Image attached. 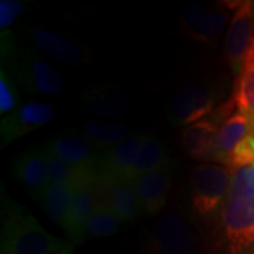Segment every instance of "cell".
<instances>
[{
	"label": "cell",
	"mask_w": 254,
	"mask_h": 254,
	"mask_svg": "<svg viewBox=\"0 0 254 254\" xmlns=\"http://www.w3.org/2000/svg\"><path fill=\"white\" fill-rule=\"evenodd\" d=\"M247 168V180H249V184L250 187L254 190V164L250 165V167H246Z\"/></svg>",
	"instance_id": "28"
},
{
	"label": "cell",
	"mask_w": 254,
	"mask_h": 254,
	"mask_svg": "<svg viewBox=\"0 0 254 254\" xmlns=\"http://www.w3.org/2000/svg\"><path fill=\"white\" fill-rule=\"evenodd\" d=\"M167 165H171L170 154L167 153L165 147L155 137L148 134L143 147L140 148V153L137 155L136 161L131 165L130 171L127 173L125 181H134L136 178L144 175V174L155 171V170L167 167Z\"/></svg>",
	"instance_id": "20"
},
{
	"label": "cell",
	"mask_w": 254,
	"mask_h": 254,
	"mask_svg": "<svg viewBox=\"0 0 254 254\" xmlns=\"http://www.w3.org/2000/svg\"><path fill=\"white\" fill-rule=\"evenodd\" d=\"M119 226H120V220L116 218V215L110 210L109 206L103 200H99L86 223L85 239L110 236L118 230Z\"/></svg>",
	"instance_id": "24"
},
{
	"label": "cell",
	"mask_w": 254,
	"mask_h": 254,
	"mask_svg": "<svg viewBox=\"0 0 254 254\" xmlns=\"http://www.w3.org/2000/svg\"><path fill=\"white\" fill-rule=\"evenodd\" d=\"M105 190V203L116 215L120 223L134 222L141 213L133 182L122 181L109 187H100Z\"/></svg>",
	"instance_id": "16"
},
{
	"label": "cell",
	"mask_w": 254,
	"mask_h": 254,
	"mask_svg": "<svg viewBox=\"0 0 254 254\" xmlns=\"http://www.w3.org/2000/svg\"><path fill=\"white\" fill-rule=\"evenodd\" d=\"M86 112L98 119H118L131 109V99L126 92L116 86L102 85L83 93Z\"/></svg>",
	"instance_id": "11"
},
{
	"label": "cell",
	"mask_w": 254,
	"mask_h": 254,
	"mask_svg": "<svg viewBox=\"0 0 254 254\" xmlns=\"http://www.w3.org/2000/svg\"><path fill=\"white\" fill-rule=\"evenodd\" d=\"M99 188L100 185L96 178L86 180L73 187L71 215H69L68 227L65 230V233L71 237L72 242L78 243L85 239L86 223L99 202L96 199Z\"/></svg>",
	"instance_id": "13"
},
{
	"label": "cell",
	"mask_w": 254,
	"mask_h": 254,
	"mask_svg": "<svg viewBox=\"0 0 254 254\" xmlns=\"http://www.w3.org/2000/svg\"><path fill=\"white\" fill-rule=\"evenodd\" d=\"M151 246L154 254H192L195 245L181 215L170 210L157 222Z\"/></svg>",
	"instance_id": "8"
},
{
	"label": "cell",
	"mask_w": 254,
	"mask_h": 254,
	"mask_svg": "<svg viewBox=\"0 0 254 254\" xmlns=\"http://www.w3.org/2000/svg\"><path fill=\"white\" fill-rule=\"evenodd\" d=\"M218 128V125L209 118L185 127L181 134V145L185 154L193 160L205 161Z\"/></svg>",
	"instance_id": "19"
},
{
	"label": "cell",
	"mask_w": 254,
	"mask_h": 254,
	"mask_svg": "<svg viewBox=\"0 0 254 254\" xmlns=\"http://www.w3.org/2000/svg\"><path fill=\"white\" fill-rule=\"evenodd\" d=\"M232 99L236 112L245 115L254 127V60H246L235 79Z\"/></svg>",
	"instance_id": "22"
},
{
	"label": "cell",
	"mask_w": 254,
	"mask_h": 254,
	"mask_svg": "<svg viewBox=\"0 0 254 254\" xmlns=\"http://www.w3.org/2000/svg\"><path fill=\"white\" fill-rule=\"evenodd\" d=\"M220 232L229 254H246L254 249V190L246 167L232 171L230 190L220 210Z\"/></svg>",
	"instance_id": "1"
},
{
	"label": "cell",
	"mask_w": 254,
	"mask_h": 254,
	"mask_svg": "<svg viewBox=\"0 0 254 254\" xmlns=\"http://www.w3.org/2000/svg\"><path fill=\"white\" fill-rule=\"evenodd\" d=\"M44 148L47 150V153L63 160L65 163L79 168L93 170L98 174L100 154L95 151L93 145L88 140L75 136H58L50 138L44 145Z\"/></svg>",
	"instance_id": "14"
},
{
	"label": "cell",
	"mask_w": 254,
	"mask_h": 254,
	"mask_svg": "<svg viewBox=\"0 0 254 254\" xmlns=\"http://www.w3.org/2000/svg\"><path fill=\"white\" fill-rule=\"evenodd\" d=\"M131 182L136 190L141 212L147 216L157 215L168 200L173 184V165L144 174Z\"/></svg>",
	"instance_id": "10"
},
{
	"label": "cell",
	"mask_w": 254,
	"mask_h": 254,
	"mask_svg": "<svg viewBox=\"0 0 254 254\" xmlns=\"http://www.w3.org/2000/svg\"><path fill=\"white\" fill-rule=\"evenodd\" d=\"M246 60H254V40H253V44H252V48H250L249 55H247V58H246Z\"/></svg>",
	"instance_id": "29"
},
{
	"label": "cell",
	"mask_w": 254,
	"mask_h": 254,
	"mask_svg": "<svg viewBox=\"0 0 254 254\" xmlns=\"http://www.w3.org/2000/svg\"><path fill=\"white\" fill-rule=\"evenodd\" d=\"M73 187L69 184H50L38 198V202L48 218L55 225L66 230L71 206H72Z\"/></svg>",
	"instance_id": "17"
},
{
	"label": "cell",
	"mask_w": 254,
	"mask_h": 254,
	"mask_svg": "<svg viewBox=\"0 0 254 254\" xmlns=\"http://www.w3.org/2000/svg\"><path fill=\"white\" fill-rule=\"evenodd\" d=\"M249 254H254V249H253V250H252V252H249Z\"/></svg>",
	"instance_id": "30"
},
{
	"label": "cell",
	"mask_w": 254,
	"mask_h": 254,
	"mask_svg": "<svg viewBox=\"0 0 254 254\" xmlns=\"http://www.w3.org/2000/svg\"><path fill=\"white\" fill-rule=\"evenodd\" d=\"M33 41L44 53L61 63H78L83 58V51L68 37L48 28H36Z\"/></svg>",
	"instance_id": "18"
},
{
	"label": "cell",
	"mask_w": 254,
	"mask_h": 254,
	"mask_svg": "<svg viewBox=\"0 0 254 254\" xmlns=\"http://www.w3.org/2000/svg\"><path fill=\"white\" fill-rule=\"evenodd\" d=\"M14 177L37 199L48 187V160L46 148H30L16 160Z\"/></svg>",
	"instance_id": "15"
},
{
	"label": "cell",
	"mask_w": 254,
	"mask_h": 254,
	"mask_svg": "<svg viewBox=\"0 0 254 254\" xmlns=\"http://www.w3.org/2000/svg\"><path fill=\"white\" fill-rule=\"evenodd\" d=\"M232 184V171L226 165L198 164L190 174V203L193 210L208 218L222 210Z\"/></svg>",
	"instance_id": "3"
},
{
	"label": "cell",
	"mask_w": 254,
	"mask_h": 254,
	"mask_svg": "<svg viewBox=\"0 0 254 254\" xmlns=\"http://www.w3.org/2000/svg\"><path fill=\"white\" fill-rule=\"evenodd\" d=\"M148 134H134L108 148L100 154L98 164V182L100 187H109L125 181L127 173L136 161L140 148L143 147Z\"/></svg>",
	"instance_id": "6"
},
{
	"label": "cell",
	"mask_w": 254,
	"mask_h": 254,
	"mask_svg": "<svg viewBox=\"0 0 254 254\" xmlns=\"http://www.w3.org/2000/svg\"><path fill=\"white\" fill-rule=\"evenodd\" d=\"M219 92L210 85H190L174 95L170 103V122L175 126H190L206 119L216 109Z\"/></svg>",
	"instance_id": "5"
},
{
	"label": "cell",
	"mask_w": 254,
	"mask_h": 254,
	"mask_svg": "<svg viewBox=\"0 0 254 254\" xmlns=\"http://www.w3.org/2000/svg\"><path fill=\"white\" fill-rule=\"evenodd\" d=\"M82 134L98 148H108L119 144L128 138V130L126 126L110 120H89L82 127Z\"/></svg>",
	"instance_id": "21"
},
{
	"label": "cell",
	"mask_w": 254,
	"mask_h": 254,
	"mask_svg": "<svg viewBox=\"0 0 254 254\" xmlns=\"http://www.w3.org/2000/svg\"><path fill=\"white\" fill-rule=\"evenodd\" d=\"M254 164V128L236 145L232 155L227 160L226 167L230 171L250 167Z\"/></svg>",
	"instance_id": "26"
},
{
	"label": "cell",
	"mask_w": 254,
	"mask_h": 254,
	"mask_svg": "<svg viewBox=\"0 0 254 254\" xmlns=\"http://www.w3.org/2000/svg\"><path fill=\"white\" fill-rule=\"evenodd\" d=\"M24 10V4L18 0H1L0 1V30L1 34L7 33L9 27Z\"/></svg>",
	"instance_id": "27"
},
{
	"label": "cell",
	"mask_w": 254,
	"mask_h": 254,
	"mask_svg": "<svg viewBox=\"0 0 254 254\" xmlns=\"http://www.w3.org/2000/svg\"><path fill=\"white\" fill-rule=\"evenodd\" d=\"M17 79L11 76L7 68L1 65L0 69V113L1 116L9 115L13 110H16L18 103Z\"/></svg>",
	"instance_id": "25"
},
{
	"label": "cell",
	"mask_w": 254,
	"mask_h": 254,
	"mask_svg": "<svg viewBox=\"0 0 254 254\" xmlns=\"http://www.w3.org/2000/svg\"><path fill=\"white\" fill-rule=\"evenodd\" d=\"M1 254H71V246L53 236L24 208H7L1 227Z\"/></svg>",
	"instance_id": "2"
},
{
	"label": "cell",
	"mask_w": 254,
	"mask_h": 254,
	"mask_svg": "<svg viewBox=\"0 0 254 254\" xmlns=\"http://www.w3.org/2000/svg\"><path fill=\"white\" fill-rule=\"evenodd\" d=\"M229 20V13L225 6H216L213 9H208L206 16L195 28V31L190 36L188 40L202 43L205 46H216L219 37L223 33Z\"/></svg>",
	"instance_id": "23"
},
{
	"label": "cell",
	"mask_w": 254,
	"mask_h": 254,
	"mask_svg": "<svg viewBox=\"0 0 254 254\" xmlns=\"http://www.w3.org/2000/svg\"><path fill=\"white\" fill-rule=\"evenodd\" d=\"M55 110L53 105L31 102L27 105L18 106L11 113L3 116L0 123L1 145L4 147L20 137L26 136L40 127L53 122Z\"/></svg>",
	"instance_id": "7"
},
{
	"label": "cell",
	"mask_w": 254,
	"mask_h": 254,
	"mask_svg": "<svg viewBox=\"0 0 254 254\" xmlns=\"http://www.w3.org/2000/svg\"><path fill=\"white\" fill-rule=\"evenodd\" d=\"M18 79L21 88L28 93L60 95L65 89V82L60 72L46 60L36 54L27 55L20 65Z\"/></svg>",
	"instance_id": "9"
},
{
	"label": "cell",
	"mask_w": 254,
	"mask_h": 254,
	"mask_svg": "<svg viewBox=\"0 0 254 254\" xmlns=\"http://www.w3.org/2000/svg\"><path fill=\"white\" fill-rule=\"evenodd\" d=\"M254 40V1H240L227 26L223 57L232 73L242 71Z\"/></svg>",
	"instance_id": "4"
},
{
	"label": "cell",
	"mask_w": 254,
	"mask_h": 254,
	"mask_svg": "<svg viewBox=\"0 0 254 254\" xmlns=\"http://www.w3.org/2000/svg\"><path fill=\"white\" fill-rule=\"evenodd\" d=\"M254 127L245 115L236 112L233 116L219 127L209 153L203 163H213L226 165L229 157L232 155L236 145L245 138Z\"/></svg>",
	"instance_id": "12"
}]
</instances>
